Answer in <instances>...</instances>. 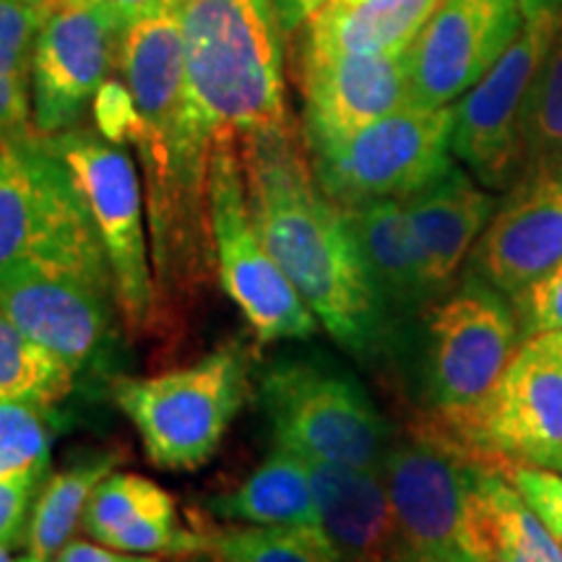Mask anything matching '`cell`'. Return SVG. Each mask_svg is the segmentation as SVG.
I'll return each mask as SVG.
<instances>
[{
	"label": "cell",
	"mask_w": 562,
	"mask_h": 562,
	"mask_svg": "<svg viewBox=\"0 0 562 562\" xmlns=\"http://www.w3.org/2000/svg\"><path fill=\"white\" fill-rule=\"evenodd\" d=\"M440 0H326L302 24L297 50L315 55H404Z\"/></svg>",
	"instance_id": "22"
},
{
	"label": "cell",
	"mask_w": 562,
	"mask_h": 562,
	"mask_svg": "<svg viewBox=\"0 0 562 562\" xmlns=\"http://www.w3.org/2000/svg\"><path fill=\"white\" fill-rule=\"evenodd\" d=\"M175 510H178V505H175L172 495L157 482L140 474L112 472L91 495L87 510H83L81 529L94 542L104 544L115 531L128 529L144 518L165 516V513Z\"/></svg>",
	"instance_id": "29"
},
{
	"label": "cell",
	"mask_w": 562,
	"mask_h": 562,
	"mask_svg": "<svg viewBox=\"0 0 562 562\" xmlns=\"http://www.w3.org/2000/svg\"><path fill=\"white\" fill-rule=\"evenodd\" d=\"M0 562H16V558H11L5 547H0Z\"/></svg>",
	"instance_id": "40"
},
{
	"label": "cell",
	"mask_w": 562,
	"mask_h": 562,
	"mask_svg": "<svg viewBox=\"0 0 562 562\" xmlns=\"http://www.w3.org/2000/svg\"><path fill=\"white\" fill-rule=\"evenodd\" d=\"M76 381L79 375L58 355L0 313V402L58 406L74 393Z\"/></svg>",
	"instance_id": "27"
},
{
	"label": "cell",
	"mask_w": 562,
	"mask_h": 562,
	"mask_svg": "<svg viewBox=\"0 0 562 562\" xmlns=\"http://www.w3.org/2000/svg\"><path fill=\"white\" fill-rule=\"evenodd\" d=\"M50 138L83 203L108 258L117 315L128 339L165 331L154 279L144 182L125 146L102 133L70 128Z\"/></svg>",
	"instance_id": "5"
},
{
	"label": "cell",
	"mask_w": 562,
	"mask_h": 562,
	"mask_svg": "<svg viewBox=\"0 0 562 562\" xmlns=\"http://www.w3.org/2000/svg\"><path fill=\"white\" fill-rule=\"evenodd\" d=\"M209 562H216V560H214V558H211V560H209Z\"/></svg>",
	"instance_id": "41"
},
{
	"label": "cell",
	"mask_w": 562,
	"mask_h": 562,
	"mask_svg": "<svg viewBox=\"0 0 562 562\" xmlns=\"http://www.w3.org/2000/svg\"><path fill=\"white\" fill-rule=\"evenodd\" d=\"M521 339L562 331V261L513 300Z\"/></svg>",
	"instance_id": "33"
},
{
	"label": "cell",
	"mask_w": 562,
	"mask_h": 562,
	"mask_svg": "<svg viewBox=\"0 0 562 562\" xmlns=\"http://www.w3.org/2000/svg\"><path fill=\"white\" fill-rule=\"evenodd\" d=\"M521 347V326L508 297L482 277H469L459 290L427 311L425 393L430 422L456 435L482 409L501 375Z\"/></svg>",
	"instance_id": "8"
},
{
	"label": "cell",
	"mask_w": 562,
	"mask_h": 562,
	"mask_svg": "<svg viewBox=\"0 0 562 562\" xmlns=\"http://www.w3.org/2000/svg\"><path fill=\"white\" fill-rule=\"evenodd\" d=\"M209 237L220 284L261 344L311 339L318 331L305 300L266 248L245 195L240 144L222 133L209 157Z\"/></svg>",
	"instance_id": "9"
},
{
	"label": "cell",
	"mask_w": 562,
	"mask_h": 562,
	"mask_svg": "<svg viewBox=\"0 0 562 562\" xmlns=\"http://www.w3.org/2000/svg\"><path fill=\"white\" fill-rule=\"evenodd\" d=\"M123 459L125 453L117 448H100L81 453L47 476L34 503L24 552L16 562H53L81 526L94 490L121 467Z\"/></svg>",
	"instance_id": "25"
},
{
	"label": "cell",
	"mask_w": 562,
	"mask_h": 562,
	"mask_svg": "<svg viewBox=\"0 0 562 562\" xmlns=\"http://www.w3.org/2000/svg\"><path fill=\"white\" fill-rule=\"evenodd\" d=\"M0 313L79 378H117L121 315L110 281L42 261L3 263Z\"/></svg>",
	"instance_id": "11"
},
{
	"label": "cell",
	"mask_w": 562,
	"mask_h": 562,
	"mask_svg": "<svg viewBox=\"0 0 562 562\" xmlns=\"http://www.w3.org/2000/svg\"><path fill=\"white\" fill-rule=\"evenodd\" d=\"M526 167L562 159V24L533 83L524 125Z\"/></svg>",
	"instance_id": "31"
},
{
	"label": "cell",
	"mask_w": 562,
	"mask_h": 562,
	"mask_svg": "<svg viewBox=\"0 0 562 562\" xmlns=\"http://www.w3.org/2000/svg\"><path fill=\"white\" fill-rule=\"evenodd\" d=\"M117 68L138 112L133 146L144 172L154 279L167 328L214 271L206 201L214 140L195 128L186 110L180 0L133 21Z\"/></svg>",
	"instance_id": "1"
},
{
	"label": "cell",
	"mask_w": 562,
	"mask_h": 562,
	"mask_svg": "<svg viewBox=\"0 0 562 562\" xmlns=\"http://www.w3.org/2000/svg\"><path fill=\"white\" fill-rule=\"evenodd\" d=\"M480 467L430 419L391 442L381 467L393 510L389 562H432L461 550L469 492Z\"/></svg>",
	"instance_id": "13"
},
{
	"label": "cell",
	"mask_w": 562,
	"mask_h": 562,
	"mask_svg": "<svg viewBox=\"0 0 562 562\" xmlns=\"http://www.w3.org/2000/svg\"><path fill=\"white\" fill-rule=\"evenodd\" d=\"M42 261L112 284L79 188L37 131L0 140V266Z\"/></svg>",
	"instance_id": "7"
},
{
	"label": "cell",
	"mask_w": 562,
	"mask_h": 562,
	"mask_svg": "<svg viewBox=\"0 0 562 562\" xmlns=\"http://www.w3.org/2000/svg\"><path fill=\"white\" fill-rule=\"evenodd\" d=\"M248 209L271 258L328 336L351 355L381 349L389 315L344 211L323 193L302 125L237 138Z\"/></svg>",
	"instance_id": "2"
},
{
	"label": "cell",
	"mask_w": 562,
	"mask_h": 562,
	"mask_svg": "<svg viewBox=\"0 0 562 562\" xmlns=\"http://www.w3.org/2000/svg\"><path fill=\"white\" fill-rule=\"evenodd\" d=\"M521 26V0H440L404 53L409 102L453 108L501 60Z\"/></svg>",
	"instance_id": "16"
},
{
	"label": "cell",
	"mask_w": 562,
	"mask_h": 562,
	"mask_svg": "<svg viewBox=\"0 0 562 562\" xmlns=\"http://www.w3.org/2000/svg\"><path fill=\"white\" fill-rule=\"evenodd\" d=\"M432 562H476V560L472 558V554H467L463 550H453V552L442 554V558L432 560Z\"/></svg>",
	"instance_id": "38"
},
{
	"label": "cell",
	"mask_w": 562,
	"mask_h": 562,
	"mask_svg": "<svg viewBox=\"0 0 562 562\" xmlns=\"http://www.w3.org/2000/svg\"><path fill=\"white\" fill-rule=\"evenodd\" d=\"M68 417L58 406L0 402V476L50 469V453Z\"/></svg>",
	"instance_id": "30"
},
{
	"label": "cell",
	"mask_w": 562,
	"mask_h": 562,
	"mask_svg": "<svg viewBox=\"0 0 562 562\" xmlns=\"http://www.w3.org/2000/svg\"><path fill=\"white\" fill-rule=\"evenodd\" d=\"M521 5L518 37L451 108V154L487 191H508L526 170V110L562 24V0H521Z\"/></svg>",
	"instance_id": "10"
},
{
	"label": "cell",
	"mask_w": 562,
	"mask_h": 562,
	"mask_svg": "<svg viewBox=\"0 0 562 562\" xmlns=\"http://www.w3.org/2000/svg\"><path fill=\"white\" fill-rule=\"evenodd\" d=\"M294 81L307 149L355 136L409 102L404 55H315L297 50Z\"/></svg>",
	"instance_id": "18"
},
{
	"label": "cell",
	"mask_w": 562,
	"mask_h": 562,
	"mask_svg": "<svg viewBox=\"0 0 562 562\" xmlns=\"http://www.w3.org/2000/svg\"><path fill=\"white\" fill-rule=\"evenodd\" d=\"M94 3H100L102 9H108L112 13V16L121 19L125 26H131L136 19L165 9V5L175 3V0H94Z\"/></svg>",
	"instance_id": "36"
},
{
	"label": "cell",
	"mask_w": 562,
	"mask_h": 562,
	"mask_svg": "<svg viewBox=\"0 0 562 562\" xmlns=\"http://www.w3.org/2000/svg\"><path fill=\"white\" fill-rule=\"evenodd\" d=\"M53 562H165L151 554H131L112 550L102 542H83V539H70L63 550L55 554Z\"/></svg>",
	"instance_id": "35"
},
{
	"label": "cell",
	"mask_w": 562,
	"mask_h": 562,
	"mask_svg": "<svg viewBox=\"0 0 562 562\" xmlns=\"http://www.w3.org/2000/svg\"><path fill=\"white\" fill-rule=\"evenodd\" d=\"M495 209V195L484 191L482 182L456 161L404 199L422 277L435 302L451 292L456 273L474 250Z\"/></svg>",
	"instance_id": "19"
},
{
	"label": "cell",
	"mask_w": 562,
	"mask_h": 562,
	"mask_svg": "<svg viewBox=\"0 0 562 562\" xmlns=\"http://www.w3.org/2000/svg\"><path fill=\"white\" fill-rule=\"evenodd\" d=\"M211 516L235 526H321L305 461L277 448L256 472L203 503Z\"/></svg>",
	"instance_id": "24"
},
{
	"label": "cell",
	"mask_w": 562,
	"mask_h": 562,
	"mask_svg": "<svg viewBox=\"0 0 562 562\" xmlns=\"http://www.w3.org/2000/svg\"><path fill=\"white\" fill-rule=\"evenodd\" d=\"M451 108L391 112L355 136L311 151L323 193L339 209L406 199L453 165Z\"/></svg>",
	"instance_id": "12"
},
{
	"label": "cell",
	"mask_w": 562,
	"mask_h": 562,
	"mask_svg": "<svg viewBox=\"0 0 562 562\" xmlns=\"http://www.w3.org/2000/svg\"><path fill=\"white\" fill-rule=\"evenodd\" d=\"M323 3H326V0H279L284 26L286 30H300V26L305 24V21L311 19Z\"/></svg>",
	"instance_id": "37"
},
{
	"label": "cell",
	"mask_w": 562,
	"mask_h": 562,
	"mask_svg": "<svg viewBox=\"0 0 562 562\" xmlns=\"http://www.w3.org/2000/svg\"><path fill=\"white\" fill-rule=\"evenodd\" d=\"M513 487L521 492L529 508L542 518V524L562 542V472L544 467H518L510 463L501 472Z\"/></svg>",
	"instance_id": "34"
},
{
	"label": "cell",
	"mask_w": 562,
	"mask_h": 562,
	"mask_svg": "<svg viewBox=\"0 0 562 562\" xmlns=\"http://www.w3.org/2000/svg\"><path fill=\"white\" fill-rule=\"evenodd\" d=\"M128 26L94 0H45L32 60V125L58 136L83 112L121 63Z\"/></svg>",
	"instance_id": "15"
},
{
	"label": "cell",
	"mask_w": 562,
	"mask_h": 562,
	"mask_svg": "<svg viewBox=\"0 0 562 562\" xmlns=\"http://www.w3.org/2000/svg\"><path fill=\"white\" fill-rule=\"evenodd\" d=\"M558 472H562V467H560V469H558Z\"/></svg>",
	"instance_id": "42"
},
{
	"label": "cell",
	"mask_w": 562,
	"mask_h": 562,
	"mask_svg": "<svg viewBox=\"0 0 562 562\" xmlns=\"http://www.w3.org/2000/svg\"><path fill=\"white\" fill-rule=\"evenodd\" d=\"M448 438L495 472L510 463L560 469L562 355L550 336L526 339L482 409Z\"/></svg>",
	"instance_id": "14"
},
{
	"label": "cell",
	"mask_w": 562,
	"mask_h": 562,
	"mask_svg": "<svg viewBox=\"0 0 562 562\" xmlns=\"http://www.w3.org/2000/svg\"><path fill=\"white\" fill-rule=\"evenodd\" d=\"M562 261V159L531 161L476 240V277L510 302Z\"/></svg>",
	"instance_id": "17"
},
{
	"label": "cell",
	"mask_w": 562,
	"mask_h": 562,
	"mask_svg": "<svg viewBox=\"0 0 562 562\" xmlns=\"http://www.w3.org/2000/svg\"><path fill=\"white\" fill-rule=\"evenodd\" d=\"M461 550L476 562H562V542L495 469L480 467L469 492Z\"/></svg>",
	"instance_id": "21"
},
{
	"label": "cell",
	"mask_w": 562,
	"mask_h": 562,
	"mask_svg": "<svg viewBox=\"0 0 562 562\" xmlns=\"http://www.w3.org/2000/svg\"><path fill=\"white\" fill-rule=\"evenodd\" d=\"M216 562H341L321 526H235L206 529Z\"/></svg>",
	"instance_id": "28"
},
{
	"label": "cell",
	"mask_w": 562,
	"mask_h": 562,
	"mask_svg": "<svg viewBox=\"0 0 562 562\" xmlns=\"http://www.w3.org/2000/svg\"><path fill=\"white\" fill-rule=\"evenodd\" d=\"M248 396L250 355L237 341L186 368L112 381V398L136 427L146 459L165 472H195L214 459Z\"/></svg>",
	"instance_id": "4"
},
{
	"label": "cell",
	"mask_w": 562,
	"mask_h": 562,
	"mask_svg": "<svg viewBox=\"0 0 562 562\" xmlns=\"http://www.w3.org/2000/svg\"><path fill=\"white\" fill-rule=\"evenodd\" d=\"M305 461V459H302ZM318 524L341 562H389L393 510L383 474L375 469L305 461Z\"/></svg>",
	"instance_id": "20"
},
{
	"label": "cell",
	"mask_w": 562,
	"mask_h": 562,
	"mask_svg": "<svg viewBox=\"0 0 562 562\" xmlns=\"http://www.w3.org/2000/svg\"><path fill=\"white\" fill-rule=\"evenodd\" d=\"M279 0H180L186 110L203 136L243 138L292 121Z\"/></svg>",
	"instance_id": "3"
},
{
	"label": "cell",
	"mask_w": 562,
	"mask_h": 562,
	"mask_svg": "<svg viewBox=\"0 0 562 562\" xmlns=\"http://www.w3.org/2000/svg\"><path fill=\"white\" fill-rule=\"evenodd\" d=\"M258 402L277 448L305 461L381 472L391 427L344 370L315 357H279L261 372Z\"/></svg>",
	"instance_id": "6"
},
{
	"label": "cell",
	"mask_w": 562,
	"mask_h": 562,
	"mask_svg": "<svg viewBox=\"0 0 562 562\" xmlns=\"http://www.w3.org/2000/svg\"><path fill=\"white\" fill-rule=\"evenodd\" d=\"M341 211L385 315L406 318L430 311L435 300L422 277L419 252L406 220L404 201L381 199Z\"/></svg>",
	"instance_id": "23"
},
{
	"label": "cell",
	"mask_w": 562,
	"mask_h": 562,
	"mask_svg": "<svg viewBox=\"0 0 562 562\" xmlns=\"http://www.w3.org/2000/svg\"><path fill=\"white\" fill-rule=\"evenodd\" d=\"M47 476H50V469H30V472L0 476V547L5 550L24 547L34 503Z\"/></svg>",
	"instance_id": "32"
},
{
	"label": "cell",
	"mask_w": 562,
	"mask_h": 562,
	"mask_svg": "<svg viewBox=\"0 0 562 562\" xmlns=\"http://www.w3.org/2000/svg\"><path fill=\"white\" fill-rule=\"evenodd\" d=\"M547 336H550L552 347H554V349H558V351H560V355H562V331H552V334H547Z\"/></svg>",
	"instance_id": "39"
},
{
	"label": "cell",
	"mask_w": 562,
	"mask_h": 562,
	"mask_svg": "<svg viewBox=\"0 0 562 562\" xmlns=\"http://www.w3.org/2000/svg\"><path fill=\"white\" fill-rule=\"evenodd\" d=\"M45 0H0V140L30 133L32 60Z\"/></svg>",
	"instance_id": "26"
}]
</instances>
